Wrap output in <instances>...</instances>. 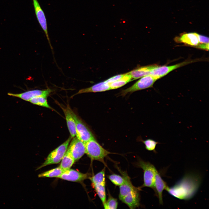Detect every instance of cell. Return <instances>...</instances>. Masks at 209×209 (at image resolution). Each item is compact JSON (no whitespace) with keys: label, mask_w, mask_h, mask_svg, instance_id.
Listing matches in <instances>:
<instances>
[{"label":"cell","mask_w":209,"mask_h":209,"mask_svg":"<svg viewBox=\"0 0 209 209\" xmlns=\"http://www.w3.org/2000/svg\"><path fill=\"white\" fill-rule=\"evenodd\" d=\"M201 181V177L199 175L188 173L173 186H168L165 190L170 195L179 199L189 200L197 192Z\"/></svg>","instance_id":"1"},{"label":"cell","mask_w":209,"mask_h":209,"mask_svg":"<svg viewBox=\"0 0 209 209\" xmlns=\"http://www.w3.org/2000/svg\"><path fill=\"white\" fill-rule=\"evenodd\" d=\"M85 145V154L91 160L99 161L106 165L104 158L112 153L103 148L95 139L89 140Z\"/></svg>","instance_id":"2"},{"label":"cell","mask_w":209,"mask_h":209,"mask_svg":"<svg viewBox=\"0 0 209 209\" xmlns=\"http://www.w3.org/2000/svg\"><path fill=\"white\" fill-rule=\"evenodd\" d=\"M72 138L71 136L69 137L63 143L52 151L44 163L38 167L36 170L48 165L60 163L66 153Z\"/></svg>","instance_id":"3"},{"label":"cell","mask_w":209,"mask_h":209,"mask_svg":"<svg viewBox=\"0 0 209 209\" xmlns=\"http://www.w3.org/2000/svg\"><path fill=\"white\" fill-rule=\"evenodd\" d=\"M137 165L143 171L144 183L141 188L148 187L154 191V182L155 175L157 170L154 165L148 162L139 159Z\"/></svg>","instance_id":"4"},{"label":"cell","mask_w":209,"mask_h":209,"mask_svg":"<svg viewBox=\"0 0 209 209\" xmlns=\"http://www.w3.org/2000/svg\"><path fill=\"white\" fill-rule=\"evenodd\" d=\"M157 80L158 79L150 75L143 76L131 86L122 90L120 93V95L123 96L128 93L152 87Z\"/></svg>","instance_id":"5"},{"label":"cell","mask_w":209,"mask_h":209,"mask_svg":"<svg viewBox=\"0 0 209 209\" xmlns=\"http://www.w3.org/2000/svg\"><path fill=\"white\" fill-rule=\"evenodd\" d=\"M72 112L75 122L76 137L84 143L95 139L93 134L86 125L72 110Z\"/></svg>","instance_id":"6"},{"label":"cell","mask_w":209,"mask_h":209,"mask_svg":"<svg viewBox=\"0 0 209 209\" xmlns=\"http://www.w3.org/2000/svg\"><path fill=\"white\" fill-rule=\"evenodd\" d=\"M73 138L67 151L76 161L80 159L85 154V143L76 137Z\"/></svg>","instance_id":"7"},{"label":"cell","mask_w":209,"mask_h":209,"mask_svg":"<svg viewBox=\"0 0 209 209\" xmlns=\"http://www.w3.org/2000/svg\"><path fill=\"white\" fill-rule=\"evenodd\" d=\"M35 13L37 21L44 31L53 51V47L51 43L48 34L47 20L45 13L37 0H32Z\"/></svg>","instance_id":"8"},{"label":"cell","mask_w":209,"mask_h":209,"mask_svg":"<svg viewBox=\"0 0 209 209\" xmlns=\"http://www.w3.org/2000/svg\"><path fill=\"white\" fill-rule=\"evenodd\" d=\"M194 61L187 60L175 65L170 66H158L151 71L150 75L158 79L176 69L195 61Z\"/></svg>","instance_id":"9"},{"label":"cell","mask_w":209,"mask_h":209,"mask_svg":"<svg viewBox=\"0 0 209 209\" xmlns=\"http://www.w3.org/2000/svg\"><path fill=\"white\" fill-rule=\"evenodd\" d=\"M52 91L50 89L44 90H34L28 91L20 93H8V94L11 96L20 98L27 101L32 98L37 96H42L47 98Z\"/></svg>","instance_id":"10"},{"label":"cell","mask_w":209,"mask_h":209,"mask_svg":"<svg viewBox=\"0 0 209 209\" xmlns=\"http://www.w3.org/2000/svg\"><path fill=\"white\" fill-rule=\"evenodd\" d=\"M89 177L88 174L83 173L75 170L70 169L65 171L57 178L69 181L79 182Z\"/></svg>","instance_id":"11"},{"label":"cell","mask_w":209,"mask_h":209,"mask_svg":"<svg viewBox=\"0 0 209 209\" xmlns=\"http://www.w3.org/2000/svg\"><path fill=\"white\" fill-rule=\"evenodd\" d=\"M118 170L125 180L124 183L120 186L119 198L120 200L124 197L138 188L134 186L131 183L130 177L127 173L118 168Z\"/></svg>","instance_id":"12"},{"label":"cell","mask_w":209,"mask_h":209,"mask_svg":"<svg viewBox=\"0 0 209 209\" xmlns=\"http://www.w3.org/2000/svg\"><path fill=\"white\" fill-rule=\"evenodd\" d=\"M166 183L162 178L157 170L156 172L154 182V191L157 196L160 204H163V192L168 187Z\"/></svg>","instance_id":"13"},{"label":"cell","mask_w":209,"mask_h":209,"mask_svg":"<svg viewBox=\"0 0 209 209\" xmlns=\"http://www.w3.org/2000/svg\"><path fill=\"white\" fill-rule=\"evenodd\" d=\"M139 189L138 188L132 191L120 200L126 204L130 208L134 209L138 207L140 205Z\"/></svg>","instance_id":"14"},{"label":"cell","mask_w":209,"mask_h":209,"mask_svg":"<svg viewBox=\"0 0 209 209\" xmlns=\"http://www.w3.org/2000/svg\"><path fill=\"white\" fill-rule=\"evenodd\" d=\"M64 114L68 129L71 136L73 138L76 136V124L73 116L72 109L67 106L66 107H62Z\"/></svg>","instance_id":"15"},{"label":"cell","mask_w":209,"mask_h":209,"mask_svg":"<svg viewBox=\"0 0 209 209\" xmlns=\"http://www.w3.org/2000/svg\"><path fill=\"white\" fill-rule=\"evenodd\" d=\"M198 35V34L195 33H186L176 37L175 40L177 42L195 47L199 44Z\"/></svg>","instance_id":"16"},{"label":"cell","mask_w":209,"mask_h":209,"mask_svg":"<svg viewBox=\"0 0 209 209\" xmlns=\"http://www.w3.org/2000/svg\"><path fill=\"white\" fill-rule=\"evenodd\" d=\"M158 66L155 64L139 67L128 73L131 75L132 81L150 75L151 71Z\"/></svg>","instance_id":"17"},{"label":"cell","mask_w":209,"mask_h":209,"mask_svg":"<svg viewBox=\"0 0 209 209\" xmlns=\"http://www.w3.org/2000/svg\"><path fill=\"white\" fill-rule=\"evenodd\" d=\"M109 84L105 81L96 84L90 87L80 90L72 97L78 94L88 93H95L110 90Z\"/></svg>","instance_id":"18"},{"label":"cell","mask_w":209,"mask_h":209,"mask_svg":"<svg viewBox=\"0 0 209 209\" xmlns=\"http://www.w3.org/2000/svg\"><path fill=\"white\" fill-rule=\"evenodd\" d=\"M61 161L59 167L65 171L71 168L75 161L70 154L67 150Z\"/></svg>","instance_id":"19"},{"label":"cell","mask_w":209,"mask_h":209,"mask_svg":"<svg viewBox=\"0 0 209 209\" xmlns=\"http://www.w3.org/2000/svg\"><path fill=\"white\" fill-rule=\"evenodd\" d=\"M131 81V77L128 73L124 74L120 79L109 84L110 89H114L119 88Z\"/></svg>","instance_id":"20"},{"label":"cell","mask_w":209,"mask_h":209,"mask_svg":"<svg viewBox=\"0 0 209 209\" xmlns=\"http://www.w3.org/2000/svg\"><path fill=\"white\" fill-rule=\"evenodd\" d=\"M64 171L59 166L39 174L38 177L39 178H57Z\"/></svg>","instance_id":"21"},{"label":"cell","mask_w":209,"mask_h":209,"mask_svg":"<svg viewBox=\"0 0 209 209\" xmlns=\"http://www.w3.org/2000/svg\"><path fill=\"white\" fill-rule=\"evenodd\" d=\"M89 179L92 185L95 184H105V168Z\"/></svg>","instance_id":"22"},{"label":"cell","mask_w":209,"mask_h":209,"mask_svg":"<svg viewBox=\"0 0 209 209\" xmlns=\"http://www.w3.org/2000/svg\"><path fill=\"white\" fill-rule=\"evenodd\" d=\"M92 185L103 205L106 201L105 184H95Z\"/></svg>","instance_id":"23"},{"label":"cell","mask_w":209,"mask_h":209,"mask_svg":"<svg viewBox=\"0 0 209 209\" xmlns=\"http://www.w3.org/2000/svg\"><path fill=\"white\" fill-rule=\"evenodd\" d=\"M47 98L42 96L36 97L31 98L29 102L34 105L53 109L48 104Z\"/></svg>","instance_id":"24"},{"label":"cell","mask_w":209,"mask_h":209,"mask_svg":"<svg viewBox=\"0 0 209 209\" xmlns=\"http://www.w3.org/2000/svg\"><path fill=\"white\" fill-rule=\"evenodd\" d=\"M142 141L145 145V148L149 151H152L156 153V148L157 145L160 143L152 139H148L145 140L140 139Z\"/></svg>","instance_id":"25"},{"label":"cell","mask_w":209,"mask_h":209,"mask_svg":"<svg viewBox=\"0 0 209 209\" xmlns=\"http://www.w3.org/2000/svg\"><path fill=\"white\" fill-rule=\"evenodd\" d=\"M103 206L105 209H116L118 206L117 199L109 194L107 200Z\"/></svg>","instance_id":"26"},{"label":"cell","mask_w":209,"mask_h":209,"mask_svg":"<svg viewBox=\"0 0 209 209\" xmlns=\"http://www.w3.org/2000/svg\"><path fill=\"white\" fill-rule=\"evenodd\" d=\"M110 180L116 186H120L124 183L125 180L122 176L116 174H113L108 176Z\"/></svg>","instance_id":"27"},{"label":"cell","mask_w":209,"mask_h":209,"mask_svg":"<svg viewBox=\"0 0 209 209\" xmlns=\"http://www.w3.org/2000/svg\"><path fill=\"white\" fill-rule=\"evenodd\" d=\"M123 75L124 74L118 75L110 78L105 81L109 84L110 83L120 79L123 76Z\"/></svg>","instance_id":"28"},{"label":"cell","mask_w":209,"mask_h":209,"mask_svg":"<svg viewBox=\"0 0 209 209\" xmlns=\"http://www.w3.org/2000/svg\"><path fill=\"white\" fill-rule=\"evenodd\" d=\"M198 36L199 43H209L208 37L199 34Z\"/></svg>","instance_id":"29"},{"label":"cell","mask_w":209,"mask_h":209,"mask_svg":"<svg viewBox=\"0 0 209 209\" xmlns=\"http://www.w3.org/2000/svg\"><path fill=\"white\" fill-rule=\"evenodd\" d=\"M198 48L208 51L209 49V43H199L196 47Z\"/></svg>","instance_id":"30"}]
</instances>
